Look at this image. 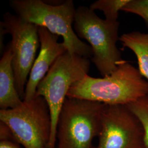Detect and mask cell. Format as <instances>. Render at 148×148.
<instances>
[{
  "label": "cell",
  "mask_w": 148,
  "mask_h": 148,
  "mask_svg": "<svg viewBox=\"0 0 148 148\" xmlns=\"http://www.w3.org/2000/svg\"><path fill=\"white\" fill-rule=\"evenodd\" d=\"M147 95L148 81L138 68L124 60L113 73L102 78L86 75L73 85L67 97L106 105H127Z\"/></svg>",
  "instance_id": "1"
},
{
  "label": "cell",
  "mask_w": 148,
  "mask_h": 148,
  "mask_svg": "<svg viewBox=\"0 0 148 148\" xmlns=\"http://www.w3.org/2000/svg\"><path fill=\"white\" fill-rule=\"evenodd\" d=\"M9 3L16 14L24 20L62 37L70 53L92 58L90 46L81 40L73 28L76 9L73 0L58 5L49 4L42 0H11Z\"/></svg>",
  "instance_id": "2"
},
{
  "label": "cell",
  "mask_w": 148,
  "mask_h": 148,
  "mask_svg": "<svg viewBox=\"0 0 148 148\" xmlns=\"http://www.w3.org/2000/svg\"><path fill=\"white\" fill-rule=\"evenodd\" d=\"M119 27V21L101 19L88 7L76 8L74 30L79 38L90 43L93 52L90 60L103 77L110 75L124 60L117 46Z\"/></svg>",
  "instance_id": "3"
},
{
  "label": "cell",
  "mask_w": 148,
  "mask_h": 148,
  "mask_svg": "<svg viewBox=\"0 0 148 148\" xmlns=\"http://www.w3.org/2000/svg\"><path fill=\"white\" fill-rule=\"evenodd\" d=\"M90 66V59L66 51L56 60L38 85L36 94L47 101L52 120L48 148H56L59 116L69 90L88 75Z\"/></svg>",
  "instance_id": "4"
},
{
  "label": "cell",
  "mask_w": 148,
  "mask_h": 148,
  "mask_svg": "<svg viewBox=\"0 0 148 148\" xmlns=\"http://www.w3.org/2000/svg\"><path fill=\"white\" fill-rule=\"evenodd\" d=\"M105 104L66 97L59 116L56 148H92Z\"/></svg>",
  "instance_id": "5"
},
{
  "label": "cell",
  "mask_w": 148,
  "mask_h": 148,
  "mask_svg": "<svg viewBox=\"0 0 148 148\" xmlns=\"http://www.w3.org/2000/svg\"><path fill=\"white\" fill-rule=\"evenodd\" d=\"M0 121L6 125L16 142L24 148H48L52 120L47 103L35 95L14 109L0 110Z\"/></svg>",
  "instance_id": "6"
},
{
  "label": "cell",
  "mask_w": 148,
  "mask_h": 148,
  "mask_svg": "<svg viewBox=\"0 0 148 148\" xmlns=\"http://www.w3.org/2000/svg\"><path fill=\"white\" fill-rule=\"evenodd\" d=\"M38 29L37 25L10 12L3 16V21H1V31L12 37L9 45L13 56L16 89L23 101L37 50L40 47Z\"/></svg>",
  "instance_id": "7"
},
{
  "label": "cell",
  "mask_w": 148,
  "mask_h": 148,
  "mask_svg": "<svg viewBox=\"0 0 148 148\" xmlns=\"http://www.w3.org/2000/svg\"><path fill=\"white\" fill-rule=\"evenodd\" d=\"M98 137L92 148H144L143 126L127 105H105Z\"/></svg>",
  "instance_id": "8"
},
{
  "label": "cell",
  "mask_w": 148,
  "mask_h": 148,
  "mask_svg": "<svg viewBox=\"0 0 148 148\" xmlns=\"http://www.w3.org/2000/svg\"><path fill=\"white\" fill-rule=\"evenodd\" d=\"M38 31L40 49L29 75L23 101H30L34 97L40 82L56 60L67 51L63 42H59L58 35L52 34L43 27H38Z\"/></svg>",
  "instance_id": "9"
},
{
  "label": "cell",
  "mask_w": 148,
  "mask_h": 148,
  "mask_svg": "<svg viewBox=\"0 0 148 148\" xmlns=\"http://www.w3.org/2000/svg\"><path fill=\"white\" fill-rule=\"evenodd\" d=\"M13 56L8 45L0 60V109H14L21 105L23 101L16 89Z\"/></svg>",
  "instance_id": "10"
},
{
  "label": "cell",
  "mask_w": 148,
  "mask_h": 148,
  "mask_svg": "<svg viewBox=\"0 0 148 148\" xmlns=\"http://www.w3.org/2000/svg\"><path fill=\"white\" fill-rule=\"evenodd\" d=\"M123 47L131 50L137 58L138 70L148 81V32H132L120 37Z\"/></svg>",
  "instance_id": "11"
},
{
  "label": "cell",
  "mask_w": 148,
  "mask_h": 148,
  "mask_svg": "<svg viewBox=\"0 0 148 148\" xmlns=\"http://www.w3.org/2000/svg\"><path fill=\"white\" fill-rule=\"evenodd\" d=\"M130 0H98L93 2L90 7V10L103 12L106 20L118 21L119 11L127 5Z\"/></svg>",
  "instance_id": "12"
},
{
  "label": "cell",
  "mask_w": 148,
  "mask_h": 148,
  "mask_svg": "<svg viewBox=\"0 0 148 148\" xmlns=\"http://www.w3.org/2000/svg\"><path fill=\"white\" fill-rule=\"evenodd\" d=\"M128 108L137 117L144 132V148H148V95L127 104Z\"/></svg>",
  "instance_id": "13"
},
{
  "label": "cell",
  "mask_w": 148,
  "mask_h": 148,
  "mask_svg": "<svg viewBox=\"0 0 148 148\" xmlns=\"http://www.w3.org/2000/svg\"><path fill=\"white\" fill-rule=\"evenodd\" d=\"M122 11L139 16L148 23V0H130Z\"/></svg>",
  "instance_id": "14"
},
{
  "label": "cell",
  "mask_w": 148,
  "mask_h": 148,
  "mask_svg": "<svg viewBox=\"0 0 148 148\" xmlns=\"http://www.w3.org/2000/svg\"><path fill=\"white\" fill-rule=\"evenodd\" d=\"M0 148H21L19 143L16 141L10 140H3L0 142Z\"/></svg>",
  "instance_id": "15"
}]
</instances>
